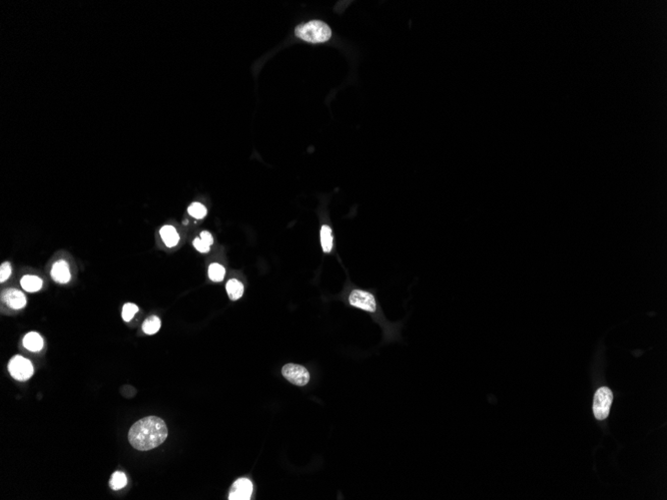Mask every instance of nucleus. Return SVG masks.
<instances>
[{"instance_id":"f257e3e1","label":"nucleus","mask_w":667,"mask_h":500,"mask_svg":"<svg viewBox=\"0 0 667 500\" xmlns=\"http://www.w3.org/2000/svg\"><path fill=\"white\" fill-rule=\"evenodd\" d=\"M168 436V428L163 419L147 416L135 422L128 433L130 445L137 451L147 452L161 446Z\"/></svg>"},{"instance_id":"f03ea898","label":"nucleus","mask_w":667,"mask_h":500,"mask_svg":"<svg viewBox=\"0 0 667 500\" xmlns=\"http://www.w3.org/2000/svg\"><path fill=\"white\" fill-rule=\"evenodd\" d=\"M295 34L298 38L307 42L322 43L331 38L332 31L326 23L319 20H313L297 26Z\"/></svg>"},{"instance_id":"7ed1b4c3","label":"nucleus","mask_w":667,"mask_h":500,"mask_svg":"<svg viewBox=\"0 0 667 500\" xmlns=\"http://www.w3.org/2000/svg\"><path fill=\"white\" fill-rule=\"evenodd\" d=\"M349 303L352 307L365 311L370 314H375L378 310L377 299L374 294L365 290H353L349 295Z\"/></svg>"},{"instance_id":"20e7f679","label":"nucleus","mask_w":667,"mask_h":500,"mask_svg":"<svg viewBox=\"0 0 667 500\" xmlns=\"http://www.w3.org/2000/svg\"><path fill=\"white\" fill-rule=\"evenodd\" d=\"M613 400L614 395L608 387H600L595 393L593 401V413L597 419L602 420L608 416Z\"/></svg>"},{"instance_id":"39448f33","label":"nucleus","mask_w":667,"mask_h":500,"mask_svg":"<svg viewBox=\"0 0 667 500\" xmlns=\"http://www.w3.org/2000/svg\"><path fill=\"white\" fill-rule=\"evenodd\" d=\"M8 370L12 377L20 381L29 379L34 371L31 362L21 356H15L10 360Z\"/></svg>"},{"instance_id":"423d86ee","label":"nucleus","mask_w":667,"mask_h":500,"mask_svg":"<svg viewBox=\"0 0 667 500\" xmlns=\"http://www.w3.org/2000/svg\"><path fill=\"white\" fill-rule=\"evenodd\" d=\"M282 374L288 381L297 386L307 385L311 378L309 370L301 364H285L282 368Z\"/></svg>"},{"instance_id":"0eeeda50","label":"nucleus","mask_w":667,"mask_h":500,"mask_svg":"<svg viewBox=\"0 0 667 500\" xmlns=\"http://www.w3.org/2000/svg\"><path fill=\"white\" fill-rule=\"evenodd\" d=\"M253 492V484L248 478H239L237 479L229 493L230 500H249L251 498Z\"/></svg>"},{"instance_id":"6e6552de","label":"nucleus","mask_w":667,"mask_h":500,"mask_svg":"<svg viewBox=\"0 0 667 500\" xmlns=\"http://www.w3.org/2000/svg\"><path fill=\"white\" fill-rule=\"evenodd\" d=\"M1 300L7 307L13 310H21L26 306L25 295L16 289L4 290L1 294Z\"/></svg>"},{"instance_id":"1a4fd4ad","label":"nucleus","mask_w":667,"mask_h":500,"mask_svg":"<svg viewBox=\"0 0 667 500\" xmlns=\"http://www.w3.org/2000/svg\"><path fill=\"white\" fill-rule=\"evenodd\" d=\"M51 277L58 284H66L71 280L69 266L66 261L59 260L52 266Z\"/></svg>"},{"instance_id":"9d476101","label":"nucleus","mask_w":667,"mask_h":500,"mask_svg":"<svg viewBox=\"0 0 667 500\" xmlns=\"http://www.w3.org/2000/svg\"><path fill=\"white\" fill-rule=\"evenodd\" d=\"M43 345H44L43 339L38 332L31 331V332H28L23 338V346L26 350H28L30 352H33V353L40 352L43 349Z\"/></svg>"},{"instance_id":"9b49d317","label":"nucleus","mask_w":667,"mask_h":500,"mask_svg":"<svg viewBox=\"0 0 667 500\" xmlns=\"http://www.w3.org/2000/svg\"><path fill=\"white\" fill-rule=\"evenodd\" d=\"M160 236H161L162 241L164 242V244L168 248H173V247L177 246V244L179 242V239H180L176 229L172 227V226H168V225L161 228Z\"/></svg>"},{"instance_id":"f8f14e48","label":"nucleus","mask_w":667,"mask_h":500,"mask_svg":"<svg viewBox=\"0 0 667 500\" xmlns=\"http://www.w3.org/2000/svg\"><path fill=\"white\" fill-rule=\"evenodd\" d=\"M20 285H21V287L24 291L29 292V293H35V292H38L42 288L43 282L37 275L26 274L21 279Z\"/></svg>"},{"instance_id":"ddd939ff","label":"nucleus","mask_w":667,"mask_h":500,"mask_svg":"<svg viewBox=\"0 0 667 500\" xmlns=\"http://www.w3.org/2000/svg\"><path fill=\"white\" fill-rule=\"evenodd\" d=\"M320 238H321V246L323 249V252L325 254H329L332 252L334 246V237L333 231L332 229L329 227L328 225L322 226L321 232H320Z\"/></svg>"},{"instance_id":"4468645a","label":"nucleus","mask_w":667,"mask_h":500,"mask_svg":"<svg viewBox=\"0 0 667 500\" xmlns=\"http://www.w3.org/2000/svg\"><path fill=\"white\" fill-rule=\"evenodd\" d=\"M226 291H227V294H228L229 298L232 301H237L243 296L244 286L241 282H239L238 280L232 279L227 283Z\"/></svg>"},{"instance_id":"2eb2a0df","label":"nucleus","mask_w":667,"mask_h":500,"mask_svg":"<svg viewBox=\"0 0 667 500\" xmlns=\"http://www.w3.org/2000/svg\"><path fill=\"white\" fill-rule=\"evenodd\" d=\"M161 327V320L157 316H151L144 320L142 329L146 335H155Z\"/></svg>"},{"instance_id":"dca6fc26","label":"nucleus","mask_w":667,"mask_h":500,"mask_svg":"<svg viewBox=\"0 0 667 500\" xmlns=\"http://www.w3.org/2000/svg\"><path fill=\"white\" fill-rule=\"evenodd\" d=\"M127 484V477L126 475L121 472V471H116L113 473L109 485L113 490H119L125 487Z\"/></svg>"},{"instance_id":"f3484780","label":"nucleus","mask_w":667,"mask_h":500,"mask_svg":"<svg viewBox=\"0 0 667 500\" xmlns=\"http://www.w3.org/2000/svg\"><path fill=\"white\" fill-rule=\"evenodd\" d=\"M208 274L211 281L213 282H222L225 276V268L220 264H212L209 267Z\"/></svg>"},{"instance_id":"a211bd4d","label":"nucleus","mask_w":667,"mask_h":500,"mask_svg":"<svg viewBox=\"0 0 667 500\" xmlns=\"http://www.w3.org/2000/svg\"><path fill=\"white\" fill-rule=\"evenodd\" d=\"M188 213L195 219H203L207 215V209L201 203L195 202L188 208Z\"/></svg>"},{"instance_id":"6ab92c4d","label":"nucleus","mask_w":667,"mask_h":500,"mask_svg":"<svg viewBox=\"0 0 667 500\" xmlns=\"http://www.w3.org/2000/svg\"><path fill=\"white\" fill-rule=\"evenodd\" d=\"M138 311H139V309H138V307H137L136 305L131 304V303H127V304H125V305L123 306V309H122V318H123V319H124L126 322H128V321H130V320L133 318V317L137 314Z\"/></svg>"},{"instance_id":"aec40b11","label":"nucleus","mask_w":667,"mask_h":500,"mask_svg":"<svg viewBox=\"0 0 667 500\" xmlns=\"http://www.w3.org/2000/svg\"><path fill=\"white\" fill-rule=\"evenodd\" d=\"M11 272H12V269H11L10 263H8V262L3 263L0 267V282L3 283L6 280H8V277L11 274Z\"/></svg>"},{"instance_id":"412c9836","label":"nucleus","mask_w":667,"mask_h":500,"mask_svg":"<svg viewBox=\"0 0 667 500\" xmlns=\"http://www.w3.org/2000/svg\"><path fill=\"white\" fill-rule=\"evenodd\" d=\"M193 245L196 248V250L200 253H208L210 251V246H208L206 243H204L200 238H196L193 241Z\"/></svg>"},{"instance_id":"4be33fe9","label":"nucleus","mask_w":667,"mask_h":500,"mask_svg":"<svg viewBox=\"0 0 667 500\" xmlns=\"http://www.w3.org/2000/svg\"><path fill=\"white\" fill-rule=\"evenodd\" d=\"M200 239H201L204 243H206L208 246H212L213 243H214V240H213L212 235H211L209 232H207V231H204V232H202V233L200 234Z\"/></svg>"}]
</instances>
